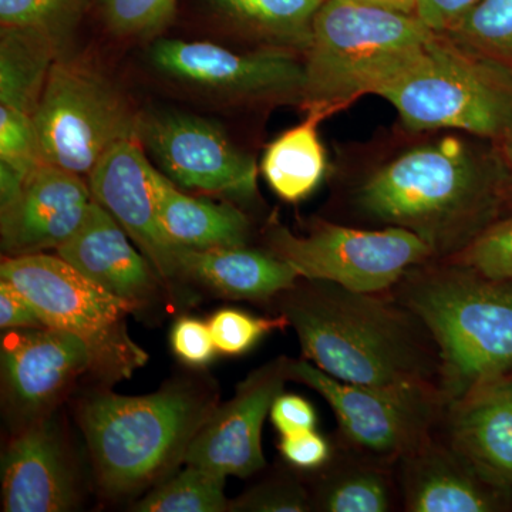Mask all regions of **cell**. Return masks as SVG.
<instances>
[{
  "instance_id": "obj_1",
  "label": "cell",
  "mask_w": 512,
  "mask_h": 512,
  "mask_svg": "<svg viewBox=\"0 0 512 512\" xmlns=\"http://www.w3.org/2000/svg\"><path fill=\"white\" fill-rule=\"evenodd\" d=\"M305 281L284 292L282 313L308 362L359 386H440L433 336L392 291L356 292L332 282Z\"/></svg>"
},
{
  "instance_id": "obj_2",
  "label": "cell",
  "mask_w": 512,
  "mask_h": 512,
  "mask_svg": "<svg viewBox=\"0 0 512 512\" xmlns=\"http://www.w3.org/2000/svg\"><path fill=\"white\" fill-rule=\"evenodd\" d=\"M498 157L448 137L414 148L370 175L357 207L384 227L407 229L429 245L434 258L463 252L504 207Z\"/></svg>"
},
{
  "instance_id": "obj_3",
  "label": "cell",
  "mask_w": 512,
  "mask_h": 512,
  "mask_svg": "<svg viewBox=\"0 0 512 512\" xmlns=\"http://www.w3.org/2000/svg\"><path fill=\"white\" fill-rule=\"evenodd\" d=\"M414 266L392 293L429 329L447 406L512 372V282L440 259Z\"/></svg>"
},
{
  "instance_id": "obj_4",
  "label": "cell",
  "mask_w": 512,
  "mask_h": 512,
  "mask_svg": "<svg viewBox=\"0 0 512 512\" xmlns=\"http://www.w3.org/2000/svg\"><path fill=\"white\" fill-rule=\"evenodd\" d=\"M437 33L416 15L356 0H325L306 50L302 106L326 117L379 94L423 55Z\"/></svg>"
},
{
  "instance_id": "obj_5",
  "label": "cell",
  "mask_w": 512,
  "mask_h": 512,
  "mask_svg": "<svg viewBox=\"0 0 512 512\" xmlns=\"http://www.w3.org/2000/svg\"><path fill=\"white\" fill-rule=\"evenodd\" d=\"M215 407L188 383L146 396L92 394L80 406L79 421L100 487L123 497L160 481L184 461Z\"/></svg>"
},
{
  "instance_id": "obj_6",
  "label": "cell",
  "mask_w": 512,
  "mask_h": 512,
  "mask_svg": "<svg viewBox=\"0 0 512 512\" xmlns=\"http://www.w3.org/2000/svg\"><path fill=\"white\" fill-rule=\"evenodd\" d=\"M377 96L414 131L460 130L498 143L512 128V70L440 33Z\"/></svg>"
},
{
  "instance_id": "obj_7",
  "label": "cell",
  "mask_w": 512,
  "mask_h": 512,
  "mask_svg": "<svg viewBox=\"0 0 512 512\" xmlns=\"http://www.w3.org/2000/svg\"><path fill=\"white\" fill-rule=\"evenodd\" d=\"M0 279L32 302L47 328L83 340L93 357V372L104 382L130 379L146 365L147 353L127 329V316L134 309L94 285L59 255L6 256Z\"/></svg>"
},
{
  "instance_id": "obj_8",
  "label": "cell",
  "mask_w": 512,
  "mask_h": 512,
  "mask_svg": "<svg viewBox=\"0 0 512 512\" xmlns=\"http://www.w3.org/2000/svg\"><path fill=\"white\" fill-rule=\"evenodd\" d=\"M46 163L87 181L111 147L140 140L141 117L103 74L76 60H56L33 114Z\"/></svg>"
},
{
  "instance_id": "obj_9",
  "label": "cell",
  "mask_w": 512,
  "mask_h": 512,
  "mask_svg": "<svg viewBox=\"0 0 512 512\" xmlns=\"http://www.w3.org/2000/svg\"><path fill=\"white\" fill-rule=\"evenodd\" d=\"M289 380L319 393L350 446L383 463L404 460L426 444L447 407L437 384L359 386L326 375L306 359L291 360Z\"/></svg>"
},
{
  "instance_id": "obj_10",
  "label": "cell",
  "mask_w": 512,
  "mask_h": 512,
  "mask_svg": "<svg viewBox=\"0 0 512 512\" xmlns=\"http://www.w3.org/2000/svg\"><path fill=\"white\" fill-rule=\"evenodd\" d=\"M269 252L298 271L301 279L326 281L356 292H387L414 266L434 258L426 242L397 227L357 229L320 222L305 237L276 224Z\"/></svg>"
},
{
  "instance_id": "obj_11",
  "label": "cell",
  "mask_w": 512,
  "mask_h": 512,
  "mask_svg": "<svg viewBox=\"0 0 512 512\" xmlns=\"http://www.w3.org/2000/svg\"><path fill=\"white\" fill-rule=\"evenodd\" d=\"M138 138L174 184L239 198L256 194L254 158L239 151L210 121L183 113L153 114L141 117Z\"/></svg>"
},
{
  "instance_id": "obj_12",
  "label": "cell",
  "mask_w": 512,
  "mask_h": 512,
  "mask_svg": "<svg viewBox=\"0 0 512 512\" xmlns=\"http://www.w3.org/2000/svg\"><path fill=\"white\" fill-rule=\"evenodd\" d=\"M160 72L232 97L301 103L305 64L284 49L235 53L207 42L160 40L151 49Z\"/></svg>"
},
{
  "instance_id": "obj_13",
  "label": "cell",
  "mask_w": 512,
  "mask_h": 512,
  "mask_svg": "<svg viewBox=\"0 0 512 512\" xmlns=\"http://www.w3.org/2000/svg\"><path fill=\"white\" fill-rule=\"evenodd\" d=\"M291 359L276 357L237 386L215 407L192 439L184 461L221 476L249 477L265 467L262 429L272 404L289 380Z\"/></svg>"
},
{
  "instance_id": "obj_14",
  "label": "cell",
  "mask_w": 512,
  "mask_h": 512,
  "mask_svg": "<svg viewBox=\"0 0 512 512\" xmlns=\"http://www.w3.org/2000/svg\"><path fill=\"white\" fill-rule=\"evenodd\" d=\"M0 357L6 407L25 427L45 419L77 377L93 372L83 340L47 326L9 330Z\"/></svg>"
},
{
  "instance_id": "obj_15",
  "label": "cell",
  "mask_w": 512,
  "mask_h": 512,
  "mask_svg": "<svg viewBox=\"0 0 512 512\" xmlns=\"http://www.w3.org/2000/svg\"><path fill=\"white\" fill-rule=\"evenodd\" d=\"M140 140L111 147L87 177L93 200L119 222L161 279L178 275L177 254L158 215L160 171L151 165Z\"/></svg>"
},
{
  "instance_id": "obj_16",
  "label": "cell",
  "mask_w": 512,
  "mask_h": 512,
  "mask_svg": "<svg viewBox=\"0 0 512 512\" xmlns=\"http://www.w3.org/2000/svg\"><path fill=\"white\" fill-rule=\"evenodd\" d=\"M92 202L83 177L53 164H40L15 197L0 205L2 251L6 256L56 251L82 227Z\"/></svg>"
},
{
  "instance_id": "obj_17",
  "label": "cell",
  "mask_w": 512,
  "mask_h": 512,
  "mask_svg": "<svg viewBox=\"0 0 512 512\" xmlns=\"http://www.w3.org/2000/svg\"><path fill=\"white\" fill-rule=\"evenodd\" d=\"M128 238L119 222L93 200L82 227L56 255L137 311L156 298L161 278Z\"/></svg>"
},
{
  "instance_id": "obj_18",
  "label": "cell",
  "mask_w": 512,
  "mask_h": 512,
  "mask_svg": "<svg viewBox=\"0 0 512 512\" xmlns=\"http://www.w3.org/2000/svg\"><path fill=\"white\" fill-rule=\"evenodd\" d=\"M403 464L406 511L494 512L510 505L512 490L485 476L450 443L431 437Z\"/></svg>"
},
{
  "instance_id": "obj_19",
  "label": "cell",
  "mask_w": 512,
  "mask_h": 512,
  "mask_svg": "<svg viewBox=\"0 0 512 512\" xmlns=\"http://www.w3.org/2000/svg\"><path fill=\"white\" fill-rule=\"evenodd\" d=\"M77 501L73 467L52 423L29 424L3 453V511L66 512Z\"/></svg>"
},
{
  "instance_id": "obj_20",
  "label": "cell",
  "mask_w": 512,
  "mask_h": 512,
  "mask_svg": "<svg viewBox=\"0 0 512 512\" xmlns=\"http://www.w3.org/2000/svg\"><path fill=\"white\" fill-rule=\"evenodd\" d=\"M447 409L448 443L512 490V394L503 377L478 384Z\"/></svg>"
},
{
  "instance_id": "obj_21",
  "label": "cell",
  "mask_w": 512,
  "mask_h": 512,
  "mask_svg": "<svg viewBox=\"0 0 512 512\" xmlns=\"http://www.w3.org/2000/svg\"><path fill=\"white\" fill-rule=\"evenodd\" d=\"M180 278L231 299L266 301L293 288L298 271L271 252L247 247L187 249L177 254Z\"/></svg>"
},
{
  "instance_id": "obj_22",
  "label": "cell",
  "mask_w": 512,
  "mask_h": 512,
  "mask_svg": "<svg viewBox=\"0 0 512 512\" xmlns=\"http://www.w3.org/2000/svg\"><path fill=\"white\" fill-rule=\"evenodd\" d=\"M158 215L165 235L178 249L245 247L248 241L249 222L241 211L188 197L163 174L158 180Z\"/></svg>"
},
{
  "instance_id": "obj_23",
  "label": "cell",
  "mask_w": 512,
  "mask_h": 512,
  "mask_svg": "<svg viewBox=\"0 0 512 512\" xmlns=\"http://www.w3.org/2000/svg\"><path fill=\"white\" fill-rule=\"evenodd\" d=\"M0 36V106L33 117L56 62L55 33L2 26Z\"/></svg>"
},
{
  "instance_id": "obj_24",
  "label": "cell",
  "mask_w": 512,
  "mask_h": 512,
  "mask_svg": "<svg viewBox=\"0 0 512 512\" xmlns=\"http://www.w3.org/2000/svg\"><path fill=\"white\" fill-rule=\"evenodd\" d=\"M308 119L285 131L266 147L261 170L266 183L288 202L305 200L318 188L326 173L325 148L318 126L326 119L319 111H308Z\"/></svg>"
},
{
  "instance_id": "obj_25",
  "label": "cell",
  "mask_w": 512,
  "mask_h": 512,
  "mask_svg": "<svg viewBox=\"0 0 512 512\" xmlns=\"http://www.w3.org/2000/svg\"><path fill=\"white\" fill-rule=\"evenodd\" d=\"M215 9L274 49L303 52L325 0H210Z\"/></svg>"
},
{
  "instance_id": "obj_26",
  "label": "cell",
  "mask_w": 512,
  "mask_h": 512,
  "mask_svg": "<svg viewBox=\"0 0 512 512\" xmlns=\"http://www.w3.org/2000/svg\"><path fill=\"white\" fill-rule=\"evenodd\" d=\"M225 476L207 468L188 466L177 476L158 485L134 511L140 512H224L229 511L225 497Z\"/></svg>"
},
{
  "instance_id": "obj_27",
  "label": "cell",
  "mask_w": 512,
  "mask_h": 512,
  "mask_svg": "<svg viewBox=\"0 0 512 512\" xmlns=\"http://www.w3.org/2000/svg\"><path fill=\"white\" fill-rule=\"evenodd\" d=\"M323 485L319 507L328 512H387L392 510L393 490L383 468L355 464L336 471Z\"/></svg>"
},
{
  "instance_id": "obj_28",
  "label": "cell",
  "mask_w": 512,
  "mask_h": 512,
  "mask_svg": "<svg viewBox=\"0 0 512 512\" xmlns=\"http://www.w3.org/2000/svg\"><path fill=\"white\" fill-rule=\"evenodd\" d=\"M444 35L512 70V0H478Z\"/></svg>"
},
{
  "instance_id": "obj_29",
  "label": "cell",
  "mask_w": 512,
  "mask_h": 512,
  "mask_svg": "<svg viewBox=\"0 0 512 512\" xmlns=\"http://www.w3.org/2000/svg\"><path fill=\"white\" fill-rule=\"evenodd\" d=\"M218 352L239 356L254 348L264 336L289 326L288 318L281 313L276 318H259L238 309H221L208 322Z\"/></svg>"
},
{
  "instance_id": "obj_30",
  "label": "cell",
  "mask_w": 512,
  "mask_h": 512,
  "mask_svg": "<svg viewBox=\"0 0 512 512\" xmlns=\"http://www.w3.org/2000/svg\"><path fill=\"white\" fill-rule=\"evenodd\" d=\"M42 163L46 161L40 151L33 117L0 106V165L26 178Z\"/></svg>"
},
{
  "instance_id": "obj_31",
  "label": "cell",
  "mask_w": 512,
  "mask_h": 512,
  "mask_svg": "<svg viewBox=\"0 0 512 512\" xmlns=\"http://www.w3.org/2000/svg\"><path fill=\"white\" fill-rule=\"evenodd\" d=\"M448 261L470 266L488 278L512 282V215L493 222Z\"/></svg>"
},
{
  "instance_id": "obj_32",
  "label": "cell",
  "mask_w": 512,
  "mask_h": 512,
  "mask_svg": "<svg viewBox=\"0 0 512 512\" xmlns=\"http://www.w3.org/2000/svg\"><path fill=\"white\" fill-rule=\"evenodd\" d=\"M111 32L119 36L151 35L174 16L177 0H101Z\"/></svg>"
},
{
  "instance_id": "obj_33",
  "label": "cell",
  "mask_w": 512,
  "mask_h": 512,
  "mask_svg": "<svg viewBox=\"0 0 512 512\" xmlns=\"http://www.w3.org/2000/svg\"><path fill=\"white\" fill-rule=\"evenodd\" d=\"M83 0H0L3 28H33L55 33L73 18Z\"/></svg>"
},
{
  "instance_id": "obj_34",
  "label": "cell",
  "mask_w": 512,
  "mask_h": 512,
  "mask_svg": "<svg viewBox=\"0 0 512 512\" xmlns=\"http://www.w3.org/2000/svg\"><path fill=\"white\" fill-rule=\"evenodd\" d=\"M311 510V500L301 485L293 481H268L252 488L234 503L229 511L254 512H306Z\"/></svg>"
},
{
  "instance_id": "obj_35",
  "label": "cell",
  "mask_w": 512,
  "mask_h": 512,
  "mask_svg": "<svg viewBox=\"0 0 512 512\" xmlns=\"http://www.w3.org/2000/svg\"><path fill=\"white\" fill-rule=\"evenodd\" d=\"M171 348L181 362L192 367L208 365L218 352L210 325L194 318H181L175 322Z\"/></svg>"
},
{
  "instance_id": "obj_36",
  "label": "cell",
  "mask_w": 512,
  "mask_h": 512,
  "mask_svg": "<svg viewBox=\"0 0 512 512\" xmlns=\"http://www.w3.org/2000/svg\"><path fill=\"white\" fill-rule=\"evenodd\" d=\"M269 416L282 437L316 430L318 423L312 404L296 394H279L272 404Z\"/></svg>"
},
{
  "instance_id": "obj_37",
  "label": "cell",
  "mask_w": 512,
  "mask_h": 512,
  "mask_svg": "<svg viewBox=\"0 0 512 512\" xmlns=\"http://www.w3.org/2000/svg\"><path fill=\"white\" fill-rule=\"evenodd\" d=\"M279 450L289 464L302 470L322 467L328 463L330 457L328 441L316 433V430L282 437Z\"/></svg>"
},
{
  "instance_id": "obj_38",
  "label": "cell",
  "mask_w": 512,
  "mask_h": 512,
  "mask_svg": "<svg viewBox=\"0 0 512 512\" xmlns=\"http://www.w3.org/2000/svg\"><path fill=\"white\" fill-rule=\"evenodd\" d=\"M42 318L32 302L8 281L0 279V328H45Z\"/></svg>"
},
{
  "instance_id": "obj_39",
  "label": "cell",
  "mask_w": 512,
  "mask_h": 512,
  "mask_svg": "<svg viewBox=\"0 0 512 512\" xmlns=\"http://www.w3.org/2000/svg\"><path fill=\"white\" fill-rule=\"evenodd\" d=\"M478 0H419L416 16L433 32H450Z\"/></svg>"
},
{
  "instance_id": "obj_40",
  "label": "cell",
  "mask_w": 512,
  "mask_h": 512,
  "mask_svg": "<svg viewBox=\"0 0 512 512\" xmlns=\"http://www.w3.org/2000/svg\"><path fill=\"white\" fill-rule=\"evenodd\" d=\"M497 157L503 168L504 207L512 208V128L498 141Z\"/></svg>"
},
{
  "instance_id": "obj_41",
  "label": "cell",
  "mask_w": 512,
  "mask_h": 512,
  "mask_svg": "<svg viewBox=\"0 0 512 512\" xmlns=\"http://www.w3.org/2000/svg\"><path fill=\"white\" fill-rule=\"evenodd\" d=\"M356 2L393 10V12L406 13V15H416L417 5H419V0H356Z\"/></svg>"
},
{
  "instance_id": "obj_42",
  "label": "cell",
  "mask_w": 512,
  "mask_h": 512,
  "mask_svg": "<svg viewBox=\"0 0 512 512\" xmlns=\"http://www.w3.org/2000/svg\"><path fill=\"white\" fill-rule=\"evenodd\" d=\"M503 380L505 386L508 387V390H510V393L512 394V372L508 373L507 376H503Z\"/></svg>"
}]
</instances>
